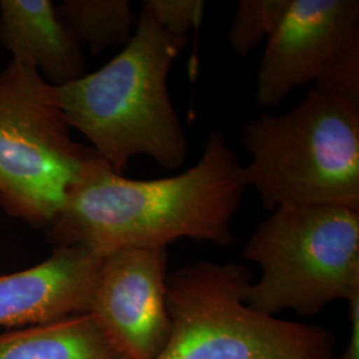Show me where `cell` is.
I'll use <instances>...</instances> for the list:
<instances>
[{"mask_svg": "<svg viewBox=\"0 0 359 359\" xmlns=\"http://www.w3.org/2000/svg\"><path fill=\"white\" fill-rule=\"evenodd\" d=\"M0 43L53 87L84 76L81 44L50 0H0Z\"/></svg>", "mask_w": 359, "mask_h": 359, "instance_id": "obj_10", "label": "cell"}, {"mask_svg": "<svg viewBox=\"0 0 359 359\" xmlns=\"http://www.w3.org/2000/svg\"><path fill=\"white\" fill-rule=\"evenodd\" d=\"M248 188L244 165L217 129L192 168L164 179H127L96 154L48 236L57 246L80 245L102 257L128 248L167 249L182 238L229 246Z\"/></svg>", "mask_w": 359, "mask_h": 359, "instance_id": "obj_1", "label": "cell"}, {"mask_svg": "<svg viewBox=\"0 0 359 359\" xmlns=\"http://www.w3.org/2000/svg\"><path fill=\"white\" fill-rule=\"evenodd\" d=\"M289 6L290 0H240L228 31L233 52L240 57L252 55L276 31Z\"/></svg>", "mask_w": 359, "mask_h": 359, "instance_id": "obj_13", "label": "cell"}, {"mask_svg": "<svg viewBox=\"0 0 359 359\" xmlns=\"http://www.w3.org/2000/svg\"><path fill=\"white\" fill-rule=\"evenodd\" d=\"M350 318V338L346 350L335 359H359V293H355L348 301Z\"/></svg>", "mask_w": 359, "mask_h": 359, "instance_id": "obj_16", "label": "cell"}, {"mask_svg": "<svg viewBox=\"0 0 359 359\" xmlns=\"http://www.w3.org/2000/svg\"><path fill=\"white\" fill-rule=\"evenodd\" d=\"M245 179L270 212L333 204L359 210V99L313 86L283 115L246 123Z\"/></svg>", "mask_w": 359, "mask_h": 359, "instance_id": "obj_3", "label": "cell"}, {"mask_svg": "<svg viewBox=\"0 0 359 359\" xmlns=\"http://www.w3.org/2000/svg\"><path fill=\"white\" fill-rule=\"evenodd\" d=\"M167 249L128 248L103 257L90 314L124 359H157L167 345Z\"/></svg>", "mask_w": 359, "mask_h": 359, "instance_id": "obj_7", "label": "cell"}, {"mask_svg": "<svg viewBox=\"0 0 359 359\" xmlns=\"http://www.w3.org/2000/svg\"><path fill=\"white\" fill-rule=\"evenodd\" d=\"M252 273L209 259L168 273L170 333L157 359H335V337L318 325L250 308Z\"/></svg>", "mask_w": 359, "mask_h": 359, "instance_id": "obj_4", "label": "cell"}, {"mask_svg": "<svg viewBox=\"0 0 359 359\" xmlns=\"http://www.w3.org/2000/svg\"><path fill=\"white\" fill-rule=\"evenodd\" d=\"M0 359H124L90 314L0 335Z\"/></svg>", "mask_w": 359, "mask_h": 359, "instance_id": "obj_11", "label": "cell"}, {"mask_svg": "<svg viewBox=\"0 0 359 359\" xmlns=\"http://www.w3.org/2000/svg\"><path fill=\"white\" fill-rule=\"evenodd\" d=\"M95 156L71 137L55 87L11 60L0 74V206L7 215L50 226Z\"/></svg>", "mask_w": 359, "mask_h": 359, "instance_id": "obj_6", "label": "cell"}, {"mask_svg": "<svg viewBox=\"0 0 359 359\" xmlns=\"http://www.w3.org/2000/svg\"><path fill=\"white\" fill-rule=\"evenodd\" d=\"M56 10L93 55L112 46L126 47L139 20L128 0H65Z\"/></svg>", "mask_w": 359, "mask_h": 359, "instance_id": "obj_12", "label": "cell"}, {"mask_svg": "<svg viewBox=\"0 0 359 359\" xmlns=\"http://www.w3.org/2000/svg\"><path fill=\"white\" fill-rule=\"evenodd\" d=\"M314 86L359 99V41L345 50Z\"/></svg>", "mask_w": 359, "mask_h": 359, "instance_id": "obj_15", "label": "cell"}, {"mask_svg": "<svg viewBox=\"0 0 359 359\" xmlns=\"http://www.w3.org/2000/svg\"><path fill=\"white\" fill-rule=\"evenodd\" d=\"M187 46L142 11L118 55L100 69L55 87L69 128L117 173L140 154L173 170L188 157V140L173 107L168 76Z\"/></svg>", "mask_w": 359, "mask_h": 359, "instance_id": "obj_2", "label": "cell"}, {"mask_svg": "<svg viewBox=\"0 0 359 359\" xmlns=\"http://www.w3.org/2000/svg\"><path fill=\"white\" fill-rule=\"evenodd\" d=\"M103 257L80 245L57 246L29 269L0 276V326H36L87 314Z\"/></svg>", "mask_w": 359, "mask_h": 359, "instance_id": "obj_9", "label": "cell"}, {"mask_svg": "<svg viewBox=\"0 0 359 359\" xmlns=\"http://www.w3.org/2000/svg\"><path fill=\"white\" fill-rule=\"evenodd\" d=\"M244 257L261 269L246 304L277 317H311L359 293V210L348 206H283L250 236Z\"/></svg>", "mask_w": 359, "mask_h": 359, "instance_id": "obj_5", "label": "cell"}, {"mask_svg": "<svg viewBox=\"0 0 359 359\" xmlns=\"http://www.w3.org/2000/svg\"><path fill=\"white\" fill-rule=\"evenodd\" d=\"M204 6L201 0H144L142 10L168 34L187 38V34L198 25Z\"/></svg>", "mask_w": 359, "mask_h": 359, "instance_id": "obj_14", "label": "cell"}, {"mask_svg": "<svg viewBox=\"0 0 359 359\" xmlns=\"http://www.w3.org/2000/svg\"><path fill=\"white\" fill-rule=\"evenodd\" d=\"M355 41L358 0H290L257 68V105L274 108L297 87L314 86Z\"/></svg>", "mask_w": 359, "mask_h": 359, "instance_id": "obj_8", "label": "cell"}]
</instances>
